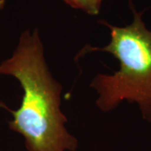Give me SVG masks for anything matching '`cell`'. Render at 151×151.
<instances>
[{
    "instance_id": "7a4b0ae2",
    "label": "cell",
    "mask_w": 151,
    "mask_h": 151,
    "mask_svg": "<svg viewBox=\"0 0 151 151\" xmlns=\"http://www.w3.org/2000/svg\"><path fill=\"white\" fill-rule=\"evenodd\" d=\"M133 21L126 26H114L105 20L99 23L110 30V41L103 47L85 46L75 60L85 55L102 51L119 61L113 74H97L90 83L97 93L96 104L102 112L113 111L123 102L134 103L142 119L151 125V30L129 1Z\"/></svg>"
},
{
    "instance_id": "277c9868",
    "label": "cell",
    "mask_w": 151,
    "mask_h": 151,
    "mask_svg": "<svg viewBox=\"0 0 151 151\" xmlns=\"http://www.w3.org/2000/svg\"><path fill=\"white\" fill-rule=\"evenodd\" d=\"M6 4V0H0V11L3 10Z\"/></svg>"
},
{
    "instance_id": "3957f363",
    "label": "cell",
    "mask_w": 151,
    "mask_h": 151,
    "mask_svg": "<svg viewBox=\"0 0 151 151\" xmlns=\"http://www.w3.org/2000/svg\"><path fill=\"white\" fill-rule=\"evenodd\" d=\"M65 3L74 9H81L90 15H97L103 0H63Z\"/></svg>"
},
{
    "instance_id": "6da1fadb",
    "label": "cell",
    "mask_w": 151,
    "mask_h": 151,
    "mask_svg": "<svg viewBox=\"0 0 151 151\" xmlns=\"http://www.w3.org/2000/svg\"><path fill=\"white\" fill-rule=\"evenodd\" d=\"M0 75L14 77L22 87L21 104L9 110V127L23 136L28 151L76 150L78 140L60 109L62 86L49 69L37 28L22 33L12 55L0 63Z\"/></svg>"
}]
</instances>
